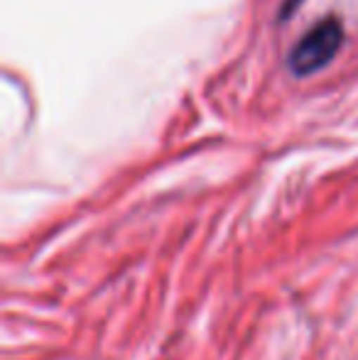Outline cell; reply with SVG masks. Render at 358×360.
<instances>
[{"instance_id": "cell-1", "label": "cell", "mask_w": 358, "mask_h": 360, "mask_svg": "<svg viewBox=\"0 0 358 360\" xmlns=\"http://www.w3.org/2000/svg\"><path fill=\"white\" fill-rule=\"evenodd\" d=\"M341 44H344V25H341V20L324 18L292 47L287 64H290L292 74L297 76L317 74L339 54Z\"/></svg>"}]
</instances>
